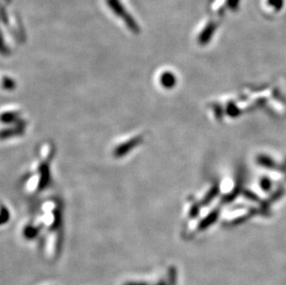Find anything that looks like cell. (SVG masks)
<instances>
[{"label": "cell", "mask_w": 286, "mask_h": 285, "mask_svg": "<svg viewBox=\"0 0 286 285\" xmlns=\"http://www.w3.org/2000/svg\"><path fill=\"white\" fill-rule=\"evenodd\" d=\"M142 141L141 136H136V137H131L128 140L122 142L121 144L117 145L113 151V155L116 157L117 159L122 158L123 156H126L131 152V150L136 148L137 145H139Z\"/></svg>", "instance_id": "obj_3"}, {"label": "cell", "mask_w": 286, "mask_h": 285, "mask_svg": "<svg viewBox=\"0 0 286 285\" xmlns=\"http://www.w3.org/2000/svg\"><path fill=\"white\" fill-rule=\"evenodd\" d=\"M21 121L19 119V113L18 112H5L0 114V121L5 124H15L18 121Z\"/></svg>", "instance_id": "obj_5"}, {"label": "cell", "mask_w": 286, "mask_h": 285, "mask_svg": "<svg viewBox=\"0 0 286 285\" xmlns=\"http://www.w3.org/2000/svg\"><path fill=\"white\" fill-rule=\"evenodd\" d=\"M14 82L10 80V78H4L3 80V86L6 89H12L14 87Z\"/></svg>", "instance_id": "obj_8"}, {"label": "cell", "mask_w": 286, "mask_h": 285, "mask_svg": "<svg viewBox=\"0 0 286 285\" xmlns=\"http://www.w3.org/2000/svg\"><path fill=\"white\" fill-rule=\"evenodd\" d=\"M25 127L26 124L25 121L21 120L15 123L14 126H10V128L0 130V140H5L14 136L23 135L25 130Z\"/></svg>", "instance_id": "obj_4"}, {"label": "cell", "mask_w": 286, "mask_h": 285, "mask_svg": "<svg viewBox=\"0 0 286 285\" xmlns=\"http://www.w3.org/2000/svg\"><path fill=\"white\" fill-rule=\"evenodd\" d=\"M107 4L109 7V9H112L113 13L124 21L128 29L131 30L134 33H137L139 31V27L137 25L136 19H134L131 15L127 11L120 0H107Z\"/></svg>", "instance_id": "obj_2"}, {"label": "cell", "mask_w": 286, "mask_h": 285, "mask_svg": "<svg viewBox=\"0 0 286 285\" xmlns=\"http://www.w3.org/2000/svg\"><path fill=\"white\" fill-rule=\"evenodd\" d=\"M54 148L52 145L46 144L40 150V160L26 182V189L30 193H38L44 190L50 183L51 175L49 163L53 158Z\"/></svg>", "instance_id": "obj_1"}, {"label": "cell", "mask_w": 286, "mask_h": 285, "mask_svg": "<svg viewBox=\"0 0 286 285\" xmlns=\"http://www.w3.org/2000/svg\"><path fill=\"white\" fill-rule=\"evenodd\" d=\"M10 220V212L5 207H0V225L8 223Z\"/></svg>", "instance_id": "obj_7"}, {"label": "cell", "mask_w": 286, "mask_h": 285, "mask_svg": "<svg viewBox=\"0 0 286 285\" xmlns=\"http://www.w3.org/2000/svg\"><path fill=\"white\" fill-rule=\"evenodd\" d=\"M158 285H164V284H163V283H162V282H160V284H158Z\"/></svg>", "instance_id": "obj_10"}, {"label": "cell", "mask_w": 286, "mask_h": 285, "mask_svg": "<svg viewBox=\"0 0 286 285\" xmlns=\"http://www.w3.org/2000/svg\"><path fill=\"white\" fill-rule=\"evenodd\" d=\"M123 285H149L146 282H138V281H128Z\"/></svg>", "instance_id": "obj_9"}, {"label": "cell", "mask_w": 286, "mask_h": 285, "mask_svg": "<svg viewBox=\"0 0 286 285\" xmlns=\"http://www.w3.org/2000/svg\"><path fill=\"white\" fill-rule=\"evenodd\" d=\"M40 232V227L35 225H27L25 228L24 235L27 240H33L35 237L38 236Z\"/></svg>", "instance_id": "obj_6"}]
</instances>
